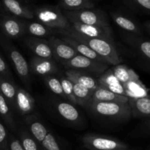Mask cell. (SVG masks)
Segmentation results:
<instances>
[{
	"label": "cell",
	"instance_id": "obj_13",
	"mask_svg": "<svg viewBox=\"0 0 150 150\" xmlns=\"http://www.w3.org/2000/svg\"><path fill=\"white\" fill-rule=\"evenodd\" d=\"M16 110L22 116H27L35 111V99L23 88L17 87L16 89Z\"/></svg>",
	"mask_w": 150,
	"mask_h": 150
},
{
	"label": "cell",
	"instance_id": "obj_7",
	"mask_svg": "<svg viewBox=\"0 0 150 150\" xmlns=\"http://www.w3.org/2000/svg\"><path fill=\"white\" fill-rule=\"evenodd\" d=\"M83 146L89 150H115L128 149V145L112 137L96 134H86L81 138Z\"/></svg>",
	"mask_w": 150,
	"mask_h": 150
},
{
	"label": "cell",
	"instance_id": "obj_22",
	"mask_svg": "<svg viewBox=\"0 0 150 150\" xmlns=\"http://www.w3.org/2000/svg\"><path fill=\"white\" fill-rule=\"evenodd\" d=\"M56 110L62 118L67 121L76 122L80 120V113L74 105L67 101H57L55 104Z\"/></svg>",
	"mask_w": 150,
	"mask_h": 150
},
{
	"label": "cell",
	"instance_id": "obj_8",
	"mask_svg": "<svg viewBox=\"0 0 150 150\" xmlns=\"http://www.w3.org/2000/svg\"><path fill=\"white\" fill-rule=\"evenodd\" d=\"M62 65L67 70L72 69L81 71L96 76H100L101 74L108 69V65L106 63L92 60L79 54L68 61L62 63Z\"/></svg>",
	"mask_w": 150,
	"mask_h": 150
},
{
	"label": "cell",
	"instance_id": "obj_5",
	"mask_svg": "<svg viewBox=\"0 0 150 150\" xmlns=\"http://www.w3.org/2000/svg\"><path fill=\"white\" fill-rule=\"evenodd\" d=\"M63 13L70 24L78 23L97 26H110L108 17L105 12L95 9H84L80 10L67 11Z\"/></svg>",
	"mask_w": 150,
	"mask_h": 150
},
{
	"label": "cell",
	"instance_id": "obj_24",
	"mask_svg": "<svg viewBox=\"0 0 150 150\" xmlns=\"http://www.w3.org/2000/svg\"><path fill=\"white\" fill-rule=\"evenodd\" d=\"M126 42L131 46L143 58L149 60L150 59V43L149 40L145 39L137 35H126Z\"/></svg>",
	"mask_w": 150,
	"mask_h": 150
},
{
	"label": "cell",
	"instance_id": "obj_30",
	"mask_svg": "<svg viewBox=\"0 0 150 150\" xmlns=\"http://www.w3.org/2000/svg\"><path fill=\"white\" fill-rule=\"evenodd\" d=\"M58 7L64 10L73 11L92 9L95 7V4L91 0H59Z\"/></svg>",
	"mask_w": 150,
	"mask_h": 150
},
{
	"label": "cell",
	"instance_id": "obj_35",
	"mask_svg": "<svg viewBox=\"0 0 150 150\" xmlns=\"http://www.w3.org/2000/svg\"><path fill=\"white\" fill-rule=\"evenodd\" d=\"M8 143L9 149L10 150H24L22 147L20 141H18V139L12 134L9 135Z\"/></svg>",
	"mask_w": 150,
	"mask_h": 150
},
{
	"label": "cell",
	"instance_id": "obj_39",
	"mask_svg": "<svg viewBox=\"0 0 150 150\" xmlns=\"http://www.w3.org/2000/svg\"><path fill=\"white\" fill-rule=\"evenodd\" d=\"M1 3L0 2V7H1Z\"/></svg>",
	"mask_w": 150,
	"mask_h": 150
},
{
	"label": "cell",
	"instance_id": "obj_20",
	"mask_svg": "<svg viewBox=\"0 0 150 150\" xmlns=\"http://www.w3.org/2000/svg\"><path fill=\"white\" fill-rule=\"evenodd\" d=\"M16 89L17 87L11 78L0 76V94L3 96L4 99L13 110H16Z\"/></svg>",
	"mask_w": 150,
	"mask_h": 150
},
{
	"label": "cell",
	"instance_id": "obj_11",
	"mask_svg": "<svg viewBox=\"0 0 150 150\" xmlns=\"http://www.w3.org/2000/svg\"><path fill=\"white\" fill-rule=\"evenodd\" d=\"M48 41L52 51L53 57L62 64L78 54L76 50L62 38L52 36Z\"/></svg>",
	"mask_w": 150,
	"mask_h": 150
},
{
	"label": "cell",
	"instance_id": "obj_3",
	"mask_svg": "<svg viewBox=\"0 0 150 150\" xmlns=\"http://www.w3.org/2000/svg\"><path fill=\"white\" fill-rule=\"evenodd\" d=\"M23 123L32 137L44 150H62L55 136L36 115L25 116Z\"/></svg>",
	"mask_w": 150,
	"mask_h": 150
},
{
	"label": "cell",
	"instance_id": "obj_9",
	"mask_svg": "<svg viewBox=\"0 0 150 150\" xmlns=\"http://www.w3.org/2000/svg\"><path fill=\"white\" fill-rule=\"evenodd\" d=\"M24 21L14 16H3L0 20V26L4 36L16 39L23 35L25 33Z\"/></svg>",
	"mask_w": 150,
	"mask_h": 150
},
{
	"label": "cell",
	"instance_id": "obj_34",
	"mask_svg": "<svg viewBox=\"0 0 150 150\" xmlns=\"http://www.w3.org/2000/svg\"><path fill=\"white\" fill-rule=\"evenodd\" d=\"M8 137L9 135L5 126L0 121V150H10Z\"/></svg>",
	"mask_w": 150,
	"mask_h": 150
},
{
	"label": "cell",
	"instance_id": "obj_27",
	"mask_svg": "<svg viewBox=\"0 0 150 150\" xmlns=\"http://www.w3.org/2000/svg\"><path fill=\"white\" fill-rule=\"evenodd\" d=\"M0 117L6 126L13 132H16L17 124L14 119L12 108L10 107L3 96L0 94Z\"/></svg>",
	"mask_w": 150,
	"mask_h": 150
},
{
	"label": "cell",
	"instance_id": "obj_21",
	"mask_svg": "<svg viewBox=\"0 0 150 150\" xmlns=\"http://www.w3.org/2000/svg\"><path fill=\"white\" fill-rule=\"evenodd\" d=\"M128 97L115 94L103 87L99 86L92 93L91 100L99 101H111V102L127 103Z\"/></svg>",
	"mask_w": 150,
	"mask_h": 150
},
{
	"label": "cell",
	"instance_id": "obj_38",
	"mask_svg": "<svg viewBox=\"0 0 150 150\" xmlns=\"http://www.w3.org/2000/svg\"><path fill=\"white\" fill-rule=\"evenodd\" d=\"M115 150H128L127 149H115Z\"/></svg>",
	"mask_w": 150,
	"mask_h": 150
},
{
	"label": "cell",
	"instance_id": "obj_15",
	"mask_svg": "<svg viewBox=\"0 0 150 150\" xmlns=\"http://www.w3.org/2000/svg\"><path fill=\"white\" fill-rule=\"evenodd\" d=\"M97 79L100 86L103 87L115 94L125 96L123 85L114 76L111 69H107L105 71L98 76Z\"/></svg>",
	"mask_w": 150,
	"mask_h": 150
},
{
	"label": "cell",
	"instance_id": "obj_19",
	"mask_svg": "<svg viewBox=\"0 0 150 150\" xmlns=\"http://www.w3.org/2000/svg\"><path fill=\"white\" fill-rule=\"evenodd\" d=\"M16 132L18 135L17 138L24 150H44L32 137L23 122H19Z\"/></svg>",
	"mask_w": 150,
	"mask_h": 150
},
{
	"label": "cell",
	"instance_id": "obj_18",
	"mask_svg": "<svg viewBox=\"0 0 150 150\" xmlns=\"http://www.w3.org/2000/svg\"><path fill=\"white\" fill-rule=\"evenodd\" d=\"M65 74L66 77L68 78L71 82L81 84L92 91H95L100 86L97 78L90 74L81 71L67 69L65 72Z\"/></svg>",
	"mask_w": 150,
	"mask_h": 150
},
{
	"label": "cell",
	"instance_id": "obj_10",
	"mask_svg": "<svg viewBox=\"0 0 150 150\" xmlns=\"http://www.w3.org/2000/svg\"><path fill=\"white\" fill-rule=\"evenodd\" d=\"M70 29L86 37L105 38V39L110 40V41H114L113 40V32L110 26H103L73 23L70 24Z\"/></svg>",
	"mask_w": 150,
	"mask_h": 150
},
{
	"label": "cell",
	"instance_id": "obj_4",
	"mask_svg": "<svg viewBox=\"0 0 150 150\" xmlns=\"http://www.w3.org/2000/svg\"><path fill=\"white\" fill-rule=\"evenodd\" d=\"M33 12L39 22L53 30L67 29L70 27V23L59 7L42 6L37 7Z\"/></svg>",
	"mask_w": 150,
	"mask_h": 150
},
{
	"label": "cell",
	"instance_id": "obj_33",
	"mask_svg": "<svg viewBox=\"0 0 150 150\" xmlns=\"http://www.w3.org/2000/svg\"><path fill=\"white\" fill-rule=\"evenodd\" d=\"M59 79L60 82H61L63 93H64V99L68 100L70 103L77 104H76V100L75 99L74 94H73V82L68 78L66 77V76H62Z\"/></svg>",
	"mask_w": 150,
	"mask_h": 150
},
{
	"label": "cell",
	"instance_id": "obj_1",
	"mask_svg": "<svg viewBox=\"0 0 150 150\" xmlns=\"http://www.w3.org/2000/svg\"><path fill=\"white\" fill-rule=\"evenodd\" d=\"M54 32L62 35V36L69 37L85 44L104 59L108 65L116 66L121 63L122 60L119 55L114 41H110L105 38L84 36L72 30L70 28L67 29L55 30Z\"/></svg>",
	"mask_w": 150,
	"mask_h": 150
},
{
	"label": "cell",
	"instance_id": "obj_12",
	"mask_svg": "<svg viewBox=\"0 0 150 150\" xmlns=\"http://www.w3.org/2000/svg\"><path fill=\"white\" fill-rule=\"evenodd\" d=\"M29 68L30 72L42 76L52 75L57 71V66L54 59L42 58L37 56L31 59Z\"/></svg>",
	"mask_w": 150,
	"mask_h": 150
},
{
	"label": "cell",
	"instance_id": "obj_25",
	"mask_svg": "<svg viewBox=\"0 0 150 150\" xmlns=\"http://www.w3.org/2000/svg\"><path fill=\"white\" fill-rule=\"evenodd\" d=\"M111 18L119 27L127 31V32L135 33L136 35H139L142 32V29L140 26L134 21L132 20L127 16L120 14V13H112Z\"/></svg>",
	"mask_w": 150,
	"mask_h": 150
},
{
	"label": "cell",
	"instance_id": "obj_26",
	"mask_svg": "<svg viewBox=\"0 0 150 150\" xmlns=\"http://www.w3.org/2000/svg\"><path fill=\"white\" fill-rule=\"evenodd\" d=\"M122 85L125 88V96L128 98H139L149 96L148 90L140 79L129 81Z\"/></svg>",
	"mask_w": 150,
	"mask_h": 150
},
{
	"label": "cell",
	"instance_id": "obj_28",
	"mask_svg": "<svg viewBox=\"0 0 150 150\" xmlns=\"http://www.w3.org/2000/svg\"><path fill=\"white\" fill-rule=\"evenodd\" d=\"M25 23V33L27 32L29 35L34 37H45L48 36L54 33L52 29L45 26L40 22L38 21H24Z\"/></svg>",
	"mask_w": 150,
	"mask_h": 150
},
{
	"label": "cell",
	"instance_id": "obj_17",
	"mask_svg": "<svg viewBox=\"0 0 150 150\" xmlns=\"http://www.w3.org/2000/svg\"><path fill=\"white\" fill-rule=\"evenodd\" d=\"M1 4L7 11L16 17L26 20L35 18L33 10L18 0H1Z\"/></svg>",
	"mask_w": 150,
	"mask_h": 150
},
{
	"label": "cell",
	"instance_id": "obj_6",
	"mask_svg": "<svg viewBox=\"0 0 150 150\" xmlns=\"http://www.w3.org/2000/svg\"><path fill=\"white\" fill-rule=\"evenodd\" d=\"M0 44L11 61L18 76L25 85L29 86L30 71H29V63H27L26 59L16 49V47H15L13 44L9 42L5 38L0 37Z\"/></svg>",
	"mask_w": 150,
	"mask_h": 150
},
{
	"label": "cell",
	"instance_id": "obj_14",
	"mask_svg": "<svg viewBox=\"0 0 150 150\" xmlns=\"http://www.w3.org/2000/svg\"><path fill=\"white\" fill-rule=\"evenodd\" d=\"M24 43L36 54L37 57L54 59L52 51L48 40L38 37L29 36L25 38Z\"/></svg>",
	"mask_w": 150,
	"mask_h": 150
},
{
	"label": "cell",
	"instance_id": "obj_16",
	"mask_svg": "<svg viewBox=\"0 0 150 150\" xmlns=\"http://www.w3.org/2000/svg\"><path fill=\"white\" fill-rule=\"evenodd\" d=\"M131 116L134 118L149 117L150 114L149 96L129 98L127 101Z\"/></svg>",
	"mask_w": 150,
	"mask_h": 150
},
{
	"label": "cell",
	"instance_id": "obj_23",
	"mask_svg": "<svg viewBox=\"0 0 150 150\" xmlns=\"http://www.w3.org/2000/svg\"><path fill=\"white\" fill-rule=\"evenodd\" d=\"M62 39L63 41H65V42H67L70 46L73 47L79 54L84 56V57L90 58L92 59V60H97V61L102 62V63L108 64V63L105 61L104 59H103L100 56L98 55L96 52H95L93 50L91 49L89 47H88L87 46H86L85 44H82V43L79 42V41H76V40L73 39V38H69V37L62 36Z\"/></svg>",
	"mask_w": 150,
	"mask_h": 150
},
{
	"label": "cell",
	"instance_id": "obj_2",
	"mask_svg": "<svg viewBox=\"0 0 150 150\" xmlns=\"http://www.w3.org/2000/svg\"><path fill=\"white\" fill-rule=\"evenodd\" d=\"M86 107L95 116L115 121H126L131 117L127 103L90 100Z\"/></svg>",
	"mask_w": 150,
	"mask_h": 150
},
{
	"label": "cell",
	"instance_id": "obj_36",
	"mask_svg": "<svg viewBox=\"0 0 150 150\" xmlns=\"http://www.w3.org/2000/svg\"><path fill=\"white\" fill-rule=\"evenodd\" d=\"M0 76L11 78V73H10L8 66H7L5 60L3 59L1 54H0Z\"/></svg>",
	"mask_w": 150,
	"mask_h": 150
},
{
	"label": "cell",
	"instance_id": "obj_32",
	"mask_svg": "<svg viewBox=\"0 0 150 150\" xmlns=\"http://www.w3.org/2000/svg\"><path fill=\"white\" fill-rule=\"evenodd\" d=\"M44 81H45V83L46 84L48 88L53 93L64 99L61 82H60V79L59 78L54 76V75H48V76H44Z\"/></svg>",
	"mask_w": 150,
	"mask_h": 150
},
{
	"label": "cell",
	"instance_id": "obj_29",
	"mask_svg": "<svg viewBox=\"0 0 150 150\" xmlns=\"http://www.w3.org/2000/svg\"><path fill=\"white\" fill-rule=\"evenodd\" d=\"M114 76L117 78L122 84L132 80H139V76L133 69H130L125 65L121 63L116 65L112 69Z\"/></svg>",
	"mask_w": 150,
	"mask_h": 150
},
{
	"label": "cell",
	"instance_id": "obj_37",
	"mask_svg": "<svg viewBox=\"0 0 150 150\" xmlns=\"http://www.w3.org/2000/svg\"><path fill=\"white\" fill-rule=\"evenodd\" d=\"M133 2L137 6L149 11L150 10V0H133Z\"/></svg>",
	"mask_w": 150,
	"mask_h": 150
},
{
	"label": "cell",
	"instance_id": "obj_31",
	"mask_svg": "<svg viewBox=\"0 0 150 150\" xmlns=\"http://www.w3.org/2000/svg\"><path fill=\"white\" fill-rule=\"evenodd\" d=\"M73 82V94L76 100V104L86 107V104L92 99L93 91L77 82Z\"/></svg>",
	"mask_w": 150,
	"mask_h": 150
}]
</instances>
